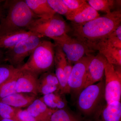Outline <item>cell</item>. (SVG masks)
Masks as SVG:
<instances>
[{
    "instance_id": "obj_5",
    "label": "cell",
    "mask_w": 121,
    "mask_h": 121,
    "mask_svg": "<svg viewBox=\"0 0 121 121\" xmlns=\"http://www.w3.org/2000/svg\"><path fill=\"white\" fill-rule=\"evenodd\" d=\"M37 34L31 36L4 52V61L15 68L19 69L24 60L29 56L43 39Z\"/></svg>"
},
{
    "instance_id": "obj_20",
    "label": "cell",
    "mask_w": 121,
    "mask_h": 121,
    "mask_svg": "<svg viewBox=\"0 0 121 121\" xmlns=\"http://www.w3.org/2000/svg\"><path fill=\"white\" fill-rule=\"evenodd\" d=\"M102 116L104 121H121V101H116L107 104L102 111Z\"/></svg>"
},
{
    "instance_id": "obj_4",
    "label": "cell",
    "mask_w": 121,
    "mask_h": 121,
    "mask_svg": "<svg viewBox=\"0 0 121 121\" xmlns=\"http://www.w3.org/2000/svg\"><path fill=\"white\" fill-rule=\"evenodd\" d=\"M70 30L66 22L57 13L49 19L38 18L35 20L27 29L42 38L48 37L51 39L67 34Z\"/></svg>"
},
{
    "instance_id": "obj_25",
    "label": "cell",
    "mask_w": 121,
    "mask_h": 121,
    "mask_svg": "<svg viewBox=\"0 0 121 121\" xmlns=\"http://www.w3.org/2000/svg\"><path fill=\"white\" fill-rule=\"evenodd\" d=\"M50 7L56 13L67 17L71 14V11L68 8L63 0H47Z\"/></svg>"
},
{
    "instance_id": "obj_8",
    "label": "cell",
    "mask_w": 121,
    "mask_h": 121,
    "mask_svg": "<svg viewBox=\"0 0 121 121\" xmlns=\"http://www.w3.org/2000/svg\"><path fill=\"white\" fill-rule=\"evenodd\" d=\"M105 99L107 104L121 101V66L108 63L105 69Z\"/></svg>"
},
{
    "instance_id": "obj_34",
    "label": "cell",
    "mask_w": 121,
    "mask_h": 121,
    "mask_svg": "<svg viewBox=\"0 0 121 121\" xmlns=\"http://www.w3.org/2000/svg\"><path fill=\"white\" fill-rule=\"evenodd\" d=\"M4 7L0 6V20L4 16Z\"/></svg>"
},
{
    "instance_id": "obj_21",
    "label": "cell",
    "mask_w": 121,
    "mask_h": 121,
    "mask_svg": "<svg viewBox=\"0 0 121 121\" xmlns=\"http://www.w3.org/2000/svg\"><path fill=\"white\" fill-rule=\"evenodd\" d=\"M19 69L7 82L0 86V99L16 93V83Z\"/></svg>"
},
{
    "instance_id": "obj_16",
    "label": "cell",
    "mask_w": 121,
    "mask_h": 121,
    "mask_svg": "<svg viewBox=\"0 0 121 121\" xmlns=\"http://www.w3.org/2000/svg\"><path fill=\"white\" fill-rule=\"evenodd\" d=\"M26 109L38 121H49L51 115L56 110L48 108L41 98L36 99Z\"/></svg>"
},
{
    "instance_id": "obj_12",
    "label": "cell",
    "mask_w": 121,
    "mask_h": 121,
    "mask_svg": "<svg viewBox=\"0 0 121 121\" xmlns=\"http://www.w3.org/2000/svg\"><path fill=\"white\" fill-rule=\"evenodd\" d=\"M39 76L30 71L19 69L16 83L17 93H31L38 95Z\"/></svg>"
},
{
    "instance_id": "obj_27",
    "label": "cell",
    "mask_w": 121,
    "mask_h": 121,
    "mask_svg": "<svg viewBox=\"0 0 121 121\" xmlns=\"http://www.w3.org/2000/svg\"><path fill=\"white\" fill-rule=\"evenodd\" d=\"M38 82L60 87L58 80L55 74L51 71L40 75L38 79Z\"/></svg>"
},
{
    "instance_id": "obj_33",
    "label": "cell",
    "mask_w": 121,
    "mask_h": 121,
    "mask_svg": "<svg viewBox=\"0 0 121 121\" xmlns=\"http://www.w3.org/2000/svg\"><path fill=\"white\" fill-rule=\"evenodd\" d=\"M2 48H0V60L4 61V52H3Z\"/></svg>"
},
{
    "instance_id": "obj_36",
    "label": "cell",
    "mask_w": 121,
    "mask_h": 121,
    "mask_svg": "<svg viewBox=\"0 0 121 121\" xmlns=\"http://www.w3.org/2000/svg\"><path fill=\"white\" fill-rule=\"evenodd\" d=\"M4 1L3 0H0V4L1 2H3V1Z\"/></svg>"
},
{
    "instance_id": "obj_3",
    "label": "cell",
    "mask_w": 121,
    "mask_h": 121,
    "mask_svg": "<svg viewBox=\"0 0 121 121\" xmlns=\"http://www.w3.org/2000/svg\"><path fill=\"white\" fill-rule=\"evenodd\" d=\"M55 47L51 41L43 39L19 69L30 71L39 76L50 71L54 65Z\"/></svg>"
},
{
    "instance_id": "obj_7",
    "label": "cell",
    "mask_w": 121,
    "mask_h": 121,
    "mask_svg": "<svg viewBox=\"0 0 121 121\" xmlns=\"http://www.w3.org/2000/svg\"><path fill=\"white\" fill-rule=\"evenodd\" d=\"M52 39L54 41V44L61 48L68 60L71 64H75L83 56L92 55L95 52L80 40L69 36L67 34Z\"/></svg>"
},
{
    "instance_id": "obj_28",
    "label": "cell",
    "mask_w": 121,
    "mask_h": 121,
    "mask_svg": "<svg viewBox=\"0 0 121 121\" xmlns=\"http://www.w3.org/2000/svg\"><path fill=\"white\" fill-rule=\"evenodd\" d=\"M37 91L38 94L45 95L56 91H60V87L52 86L43 83L39 82L38 81Z\"/></svg>"
},
{
    "instance_id": "obj_9",
    "label": "cell",
    "mask_w": 121,
    "mask_h": 121,
    "mask_svg": "<svg viewBox=\"0 0 121 121\" xmlns=\"http://www.w3.org/2000/svg\"><path fill=\"white\" fill-rule=\"evenodd\" d=\"M94 56H83L74 64L67 81L70 93L79 95L83 89L87 68Z\"/></svg>"
},
{
    "instance_id": "obj_11",
    "label": "cell",
    "mask_w": 121,
    "mask_h": 121,
    "mask_svg": "<svg viewBox=\"0 0 121 121\" xmlns=\"http://www.w3.org/2000/svg\"><path fill=\"white\" fill-rule=\"evenodd\" d=\"M108 61L105 56L99 52L91 60L87 68L83 86L84 88L103 80L105 69Z\"/></svg>"
},
{
    "instance_id": "obj_10",
    "label": "cell",
    "mask_w": 121,
    "mask_h": 121,
    "mask_svg": "<svg viewBox=\"0 0 121 121\" xmlns=\"http://www.w3.org/2000/svg\"><path fill=\"white\" fill-rule=\"evenodd\" d=\"M55 74L59 83L60 92L64 95L70 94V91L65 78V73L71 72L73 66L68 61L64 52L58 45H55Z\"/></svg>"
},
{
    "instance_id": "obj_6",
    "label": "cell",
    "mask_w": 121,
    "mask_h": 121,
    "mask_svg": "<svg viewBox=\"0 0 121 121\" xmlns=\"http://www.w3.org/2000/svg\"><path fill=\"white\" fill-rule=\"evenodd\" d=\"M105 99V82L104 80L87 87L79 94L78 108L84 114L90 115L98 108Z\"/></svg>"
},
{
    "instance_id": "obj_35",
    "label": "cell",
    "mask_w": 121,
    "mask_h": 121,
    "mask_svg": "<svg viewBox=\"0 0 121 121\" xmlns=\"http://www.w3.org/2000/svg\"><path fill=\"white\" fill-rule=\"evenodd\" d=\"M0 121H16L13 119L0 118Z\"/></svg>"
},
{
    "instance_id": "obj_13",
    "label": "cell",
    "mask_w": 121,
    "mask_h": 121,
    "mask_svg": "<svg viewBox=\"0 0 121 121\" xmlns=\"http://www.w3.org/2000/svg\"><path fill=\"white\" fill-rule=\"evenodd\" d=\"M87 47L94 51H98L105 56L109 63L121 66V49L110 46L106 39L91 44Z\"/></svg>"
},
{
    "instance_id": "obj_1",
    "label": "cell",
    "mask_w": 121,
    "mask_h": 121,
    "mask_svg": "<svg viewBox=\"0 0 121 121\" xmlns=\"http://www.w3.org/2000/svg\"><path fill=\"white\" fill-rule=\"evenodd\" d=\"M121 22V11H113L82 24H73V34L87 47L107 39Z\"/></svg>"
},
{
    "instance_id": "obj_18",
    "label": "cell",
    "mask_w": 121,
    "mask_h": 121,
    "mask_svg": "<svg viewBox=\"0 0 121 121\" xmlns=\"http://www.w3.org/2000/svg\"><path fill=\"white\" fill-rule=\"evenodd\" d=\"M25 1L31 11L39 18L49 19L56 13L47 0H25Z\"/></svg>"
},
{
    "instance_id": "obj_31",
    "label": "cell",
    "mask_w": 121,
    "mask_h": 121,
    "mask_svg": "<svg viewBox=\"0 0 121 121\" xmlns=\"http://www.w3.org/2000/svg\"><path fill=\"white\" fill-rule=\"evenodd\" d=\"M106 40L110 46L121 49V40L116 36L113 35L111 34Z\"/></svg>"
},
{
    "instance_id": "obj_17",
    "label": "cell",
    "mask_w": 121,
    "mask_h": 121,
    "mask_svg": "<svg viewBox=\"0 0 121 121\" xmlns=\"http://www.w3.org/2000/svg\"><path fill=\"white\" fill-rule=\"evenodd\" d=\"M37 96L31 93H16L0 99V101L15 108H25L30 105Z\"/></svg>"
},
{
    "instance_id": "obj_22",
    "label": "cell",
    "mask_w": 121,
    "mask_h": 121,
    "mask_svg": "<svg viewBox=\"0 0 121 121\" xmlns=\"http://www.w3.org/2000/svg\"><path fill=\"white\" fill-rule=\"evenodd\" d=\"M87 2L97 11H102L109 13L111 12L115 4L114 0H89Z\"/></svg>"
},
{
    "instance_id": "obj_23",
    "label": "cell",
    "mask_w": 121,
    "mask_h": 121,
    "mask_svg": "<svg viewBox=\"0 0 121 121\" xmlns=\"http://www.w3.org/2000/svg\"><path fill=\"white\" fill-rule=\"evenodd\" d=\"M48 121H80L65 109L56 110L52 114Z\"/></svg>"
},
{
    "instance_id": "obj_32",
    "label": "cell",
    "mask_w": 121,
    "mask_h": 121,
    "mask_svg": "<svg viewBox=\"0 0 121 121\" xmlns=\"http://www.w3.org/2000/svg\"><path fill=\"white\" fill-rule=\"evenodd\" d=\"M111 35L114 36H116L121 40V25H119V26L117 27L114 31L111 34Z\"/></svg>"
},
{
    "instance_id": "obj_26",
    "label": "cell",
    "mask_w": 121,
    "mask_h": 121,
    "mask_svg": "<svg viewBox=\"0 0 121 121\" xmlns=\"http://www.w3.org/2000/svg\"><path fill=\"white\" fill-rule=\"evenodd\" d=\"M18 69L9 64H0V86L9 79Z\"/></svg>"
},
{
    "instance_id": "obj_15",
    "label": "cell",
    "mask_w": 121,
    "mask_h": 121,
    "mask_svg": "<svg viewBox=\"0 0 121 121\" xmlns=\"http://www.w3.org/2000/svg\"><path fill=\"white\" fill-rule=\"evenodd\" d=\"M36 34L25 30L0 34V48L10 49L20 41Z\"/></svg>"
},
{
    "instance_id": "obj_19",
    "label": "cell",
    "mask_w": 121,
    "mask_h": 121,
    "mask_svg": "<svg viewBox=\"0 0 121 121\" xmlns=\"http://www.w3.org/2000/svg\"><path fill=\"white\" fill-rule=\"evenodd\" d=\"M41 98L45 105L52 109H65L67 106V102L65 95L60 91L43 95Z\"/></svg>"
},
{
    "instance_id": "obj_30",
    "label": "cell",
    "mask_w": 121,
    "mask_h": 121,
    "mask_svg": "<svg viewBox=\"0 0 121 121\" xmlns=\"http://www.w3.org/2000/svg\"><path fill=\"white\" fill-rule=\"evenodd\" d=\"M17 121H38L26 109L22 110L19 108L16 114Z\"/></svg>"
},
{
    "instance_id": "obj_29",
    "label": "cell",
    "mask_w": 121,
    "mask_h": 121,
    "mask_svg": "<svg viewBox=\"0 0 121 121\" xmlns=\"http://www.w3.org/2000/svg\"><path fill=\"white\" fill-rule=\"evenodd\" d=\"M69 10L72 12L78 10L87 3L84 0H63Z\"/></svg>"
},
{
    "instance_id": "obj_24",
    "label": "cell",
    "mask_w": 121,
    "mask_h": 121,
    "mask_svg": "<svg viewBox=\"0 0 121 121\" xmlns=\"http://www.w3.org/2000/svg\"><path fill=\"white\" fill-rule=\"evenodd\" d=\"M19 109L0 101V118L13 119L17 121L16 114Z\"/></svg>"
},
{
    "instance_id": "obj_14",
    "label": "cell",
    "mask_w": 121,
    "mask_h": 121,
    "mask_svg": "<svg viewBox=\"0 0 121 121\" xmlns=\"http://www.w3.org/2000/svg\"><path fill=\"white\" fill-rule=\"evenodd\" d=\"M99 16L98 12L87 2L78 10L72 12L66 18L73 24L79 25L85 23Z\"/></svg>"
},
{
    "instance_id": "obj_2",
    "label": "cell",
    "mask_w": 121,
    "mask_h": 121,
    "mask_svg": "<svg viewBox=\"0 0 121 121\" xmlns=\"http://www.w3.org/2000/svg\"><path fill=\"white\" fill-rule=\"evenodd\" d=\"M4 8L7 12L0 20V34L27 30L30 24L39 18L31 11L25 0L6 1Z\"/></svg>"
}]
</instances>
